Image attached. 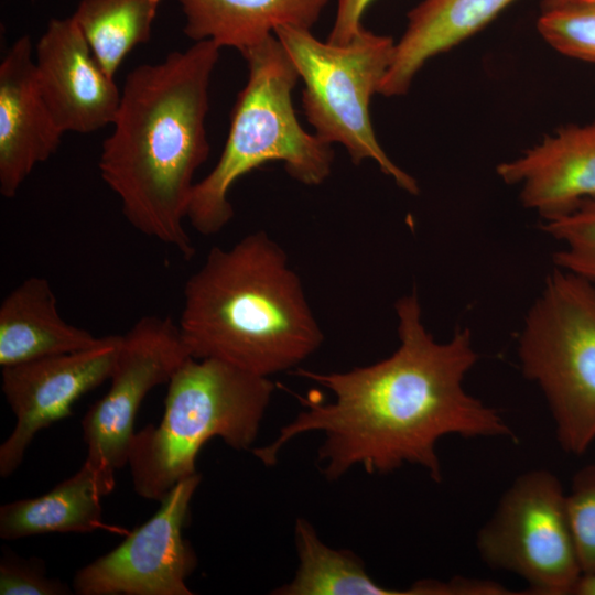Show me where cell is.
Wrapping results in <instances>:
<instances>
[{
  "label": "cell",
  "mask_w": 595,
  "mask_h": 595,
  "mask_svg": "<svg viewBox=\"0 0 595 595\" xmlns=\"http://www.w3.org/2000/svg\"><path fill=\"white\" fill-rule=\"evenodd\" d=\"M89 331L64 321L50 281L30 277L0 305V366L93 348L102 343Z\"/></svg>",
  "instance_id": "9a60e30c"
},
{
  "label": "cell",
  "mask_w": 595,
  "mask_h": 595,
  "mask_svg": "<svg viewBox=\"0 0 595 595\" xmlns=\"http://www.w3.org/2000/svg\"><path fill=\"white\" fill-rule=\"evenodd\" d=\"M34 62L41 95L64 133H90L112 125L121 89L72 17L48 21Z\"/></svg>",
  "instance_id": "7c38bea8"
},
{
  "label": "cell",
  "mask_w": 595,
  "mask_h": 595,
  "mask_svg": "<svg viewBox=\"0 0 595 595\" xmlns=\"http://www.w3.org/2000/svg\"><path fill=\"white\" fill-rule=\"evenodd\" d=\"M161 0H80L72 18L104 71L113 77L126 56L147 43Z\"/></svg>",
  "instance_id": "ffe728a7"
},
{
  "label": "cell",
  "mask_w": 595,
  "mask_h": 595,
  "mask_svg": "<svg viewBox=\"0 0 595 595\" xmlns=\"http://www.w3.org/2000/svg\"><path fill=\"white\" fill-rule=\"evenodd\" d=\"M584 1H595V0H543L542 9L553 8L556 6L572 3V2H584Z\"/></svg>",
  "instance_id": "4316f807"
},
{
  "label": "cell",
  "mask_w": 595,
  "mask_h": 595,
  "mask_svg": "<svg viewBox=\"0 0 595 595\" xmlns=\"http://www.w3.org/2000/svg\"><path fill=\"white\" fill-rule=\"evenodd\" d=\"M121 335L105 336L93 348L4 367L1 388L15 415L0 446V476H10L41 430L71 415L73 404L111 376Z\"/></svg>",
  "instance_id": "8fae6325"
},
{
  "label": "cell",
  "mask_w": 595,
  "mask_h": 595,
  "mask_svg": "<svg viewBox=\"0 0 595 595\" xmlns=\"http://www.w3.org/2000/svg\"><path fill=\"white\" fill-rule=\"evenodd\" d=\"M496 172L505 183L520 185L521 203L543 221L572 213L595 199V121L559 129Z\"/></svg>",
  "instance_id": "5bb4252c"
},
{
  "label": "cell",
  "mask_w": 595,
  "mask_h": 595,
  "mask_svg": "<svg viewBox=\"0 0 595 595\" xmlns=\"http://www.w3.org/2000/svg\"><path fill=\"white\" fill-rule=\"evenodd\" d=\"M571 595H595V573H582Z\"/></svg>",
  "instance_id": "484cf974"
},
{
  "label": "cell",
  "mask_w": 595,
  "mask_h": 595,
  "mask_svg": "<svg viewBox=\"0 0 595 595\" xmlns=\"http://www.w3.org/2000/svg\"><path fill=\"white\" fill-rule=\"evenodd\" d=\"M273 34L304 83L302 106L315 134L329 144L340 143L354 164L375 161L400 188L418 194L416 181L382 150L369 113L370 98L393 57V40L365 28L345 45L322 42L311 30L293 26H280Z\"/></svg>",
  "instance_id": "52a82bcc"
},
{
  "label": "cell",
  "mask_w": 595,
  "mask_h": 595,
  "mask_svg": "<svg viewBox=\"0 0 595 595\" xmlns=\"http://www.w3.org/2000/svg\"><path fill=\"white\" fill-rule=\"evenodd\" d=\"M399 346L372 365L342 372L298 369L295 374L327 389L332 401L300 398L304 409L271 443L251 448L266 466L278 462L294 437L322 432L317 464L335 480L359 465L387 474L404 464L422 467L441 483L437 442L446 435L515 437L499 412L469 394L464 380L478 360L467 328L446 342L426 329L415 291L398 299Z\"/></svg>",
  "instance_id": "6da1fadb"
},
{
  "label": "cell",
  "mask_w": 595,
  "mask_h": 595,
  "mask_svg": "<svg viewBox=\"0 0 595 595\" xmlns=\"http://www.w3.org/2000/svg\"><path fill=\"white\" fill-rule=\"evenodd\" d=\"M72 589L56 578L47 577L40 559H24L4 552L0 560L1 595H65Z\"/></svg>",
  "instance_id": "cb8c5ba5"
},
{
  "label": "cell",
  "mask_w": 595,
  "mask_h": 595,
  "mask_svg": "<svg viewBox=\"0 0 595 595\" xmlns=\"http://www.w3.org/2000/svg\"><path fill=\"white\" fill-rule=\"evenodd\" d=\"M518 355L545 398L561 447L585 453L595 442V283L555 268L528 311Z\"/></svg>",
  "instance_id": "8992f818"
},
{
  "label": "cell",
  "mask_w": 595,
  "mask_h": 595,
  "mask_svg": "<svg viewBox=\"0 0 595 595\" xmlns=\"http://www.w3.org/2000/svg\"><path fill=\"white\" fill-rule=\"evenodd\" d=\"M542 228L562 244L554 253L555 268L595 283V199L583 202L563 217L543 221Z\"/></svg>",
  "instance_id": "44dd1931"
},
{
  "label": "cell",
  "mask_w": 595,
  "mask_h": 595,
  "mask_svg": "<svg viewBox=\"0 0 595 595\" xmlns=\"http://www.w3.org/2000/svg\"><path fill=\"white\" fill-rule=\"evenodd\" d=\"M188 357L178 325L169 316L144 315L121 335L110 388L82 420L87 463L115 479V472L128 464L143 399L167 383Z\"/></svg>",
  "instance_id": "9c48e42d"
},
{
  "label": "cell",
  "mask_w": 595,
  "mask_h": 595,
  "mask_svg": "<svg viewBox=\"0 0 595 595\" xmlns=\"http://www.w3.org/2000/svg\"><path fill=\"white\" fill-rule=\"evenodd\" d=\"M167 385L162 420L136 432L128 456L134 491L156 501L197 473L213 437L251 450L274 391L269 377L212 358L188 357Z\"/></svg>",
  "instance_id": "5b68a950"
},
{
  "label": "cell",
  "mask_w": 595,
  "mask_h": 595,
  "mask_svg": "<svg viewBox=\"0 0 595 595\" xmlns=\"http://www.w3.org/2000/svg\"><path fill=\"white\" fill-rule=\"evenodd\" d=\"M219 51L198 41L131 69L98 161L130 225L186 260L195 248L184 220L195 173L209 155L205 120Z\"/></svg>",
  "instance_id": "7a4b0ae2"
},
{
  "label": "cell",
  "mask_w": 595,
  "mask_h": 595,
  "mask_svg": "<svg viewBox=\"0 0 595 595\" xmlns=\"http://www.w3.org/2000/svg\"><path fill=\"white\" fill-rule=\"evenodd\" d=\"M63 134L41 95L31 40L22 35L0 63V194L15 197Z\"/></svg>",
  "instance_id": "4fadbf2b"
},
{
  "label": "cell",
  "mask_w": 595,
  "mask_h": 595,
  "mask_svg": "<svg viewBox=\"0 0 595 595\" xmlns=\"http://www.w3.org/2000/svg\"><path fill=\"white\" fill-rule=\"evenodd\" d=\"M248 79L231 112L224 150L212 171L196 182L187 219L204 236L219 232L234 216L231 186L248 172L281 161L286 173L305 185L322 184L334 161L332 144L303 129L292 104L299 73L272 34L241 55Z\"/></svg>",
  "instance_id": "277c9868"
},
{
  "label": "cell",
  "mask_w": 595,
  "mask_h": 595,
  "mask_svg": "<svg viewBox=\"0 0 595 595\" xmlns=\"http://www.w3.org/2000/svg\"><path fill=\"white\" fill-rule=\"evenodd\" d=\"M515 0H423L408 13L378 94L404 95L426 61L468 39Z\"/></svg>",
  "instance_id": "2e32d148"
},
{
  "label": "cell",
  "mask_w": 595,
  "mask_h": 595,
  "mask_svg": "<svg viewBox=\"0 0 595 595\" xmlns=\"http://www.w3.org/2000/svg\"><path fill=\"white\" fill-rule=\"evenodd\" d=\"M299 566L278 595H414L411 586L397 589L378 584L360 559L348 550L326 545L312 524L299 518L294 528Z\"/></svg>",
  "instance_id": "d6986e66"
},
{
  "label": "cell",
  "mask_w": 595,
  "mask_h": 595,
  "mask_svg": "<svg viewBox=\"0 0 595 595\" xmlns=\"http://www.w3.org/2000/svg\"><path fill=\"white\" fill-rule=\"evenodd\" d=\"M199 483L198 473L178 482L148 521L76 572L73 591L78 595H192L186 578L197 556L183 530Z\"/></svg>",
  "instance_id": "30bf717a"
},
{
  "label": "cell",
  "mask_w": 595,
  "mask_h": 595,
  "mask_svg": "<svg viewBox=\"0 0 595 595\" xmlns=\"http://www.w3.org/2000/svg\"><path fill=\"white\" fill-rule=\"evenodd\" d=\"M537 28L544 41L558 52L595 62V1L542 9Z\"/></svg>",
  "instance_id": "7402d4cb"
},
{
  "label": "cell",
  "mask_w": 595,
  "mask_h": 595,
  "mask_svg": "<svg viewBox=\"0 0 595 595\" xmlns=\"http://www.w3.org/2000/svg\"><path fill=\"white\" fill-rule=\"evenodd\" d=\"M566 507L582 573H595V462L574 475Z\"/></svg>",
  "instance_id": "603a6c76"
},
{
  "label": "cell",
  "mask_w": 595,
  "mask_h": 595,
  "mask_svg": "<svg viewBox=\"0 0 595 595\" xmlns=\"http://www.w3.org/2000/svg\"><path fill=\"white\" fill-rule=\"evenodd\" d=\"M177 325L191 357L269 378L296 368L324 342L286 252L261 230L210 249L185 283Z\"/></svg>",
  "instance_id": "3957f363"
},
{
  "label": "cell",
  "mask_w": 595,
  "mask_h": 595,
  "mask_svg": "<svg viewBox=\"0 0 595 595\" xmlns=\"http://www.w3.org/2000/svg\"><path fill=\"white\" fill-rule=\"evenodd\" d=\"M336 17L326 41L345 45L363 29L361 17L372 0H336Z\"/></svg>",
  "instance_id": "d4e9b609"
},
{
  "label": "cell",
  "mask_w": 595,
  "mask_h": 595,
  "mask_svg": "<svg viewBox=\"0 0 595 595\" xmlns=\"http://www.w3.org/2000/svg\"><path fill=\"white\" fill-rule=\"evenodd\" d=\"M113 487V478L85 461L50 491L2 505L0 537L17 540L54 532H93L102 527L101 498Z\"/></svg>",
  "instance_id": "ac0fdd59"
},
{
  "label": "cell",
  "mask_w": 595,
  "mask_h": 595,
  "mask_svg": "<svg viewBox=\"0 0 595 595\" xmlns=\"http://www.w3.org/2000/svg\"><path fill=\"white\" fill-rule=\"evenodd\" d=\"M184 33L241 55L280 26L311 30L328 0H177Z\"/></svg>",
  "instance_id": "e0dca14e"
},
{
  "label": "cell",
  "mask_w": 595,
  "mask_h": 595,
  "mask_svg": "<svg viewBox=\"0 0 595 595\" xmlns=\"http://www.w3.org/2000/svg\"><path fill=\"white\" fill-rule=\"evenodd\" d=\"M480 559L526 581V594L571 595L582 575L566 491L548 469H530L505 490L476 536Z\"/></svg>",
  "instance_id": "ba28073f"
}]
</instances>
